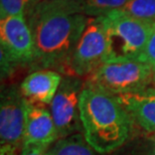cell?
Masks as SVG:
<instances>
[{"mask_svg":"<svg viewBox=\"0 0 155 155\" xmlns=\"http://www.w3.org/2000/svg\"><path fill=\"white\" fill-rule=\"evenodd\" d=\"M35 43L32 69L70 75V63L88 24L76 0H39L26 12Z\"/></svg>","mask_w":155,"mask_h":155,"instance_id":"6da1fadb","label":"cell"},{"mask_svg":"<svg viewBox=\"0 0 155 155\" xmlns=\"http://www.w3.org/2000/svg\"><path fill=\"white\" fill-rule=\"evenodd\" d=\"M83 135L101 154H110L129 140L135 126L116 96L85 85L80 100Z\"/></svg>","mask_w":155,"mask_h":155,"instance_id":"7a4b0ae2","label":"cell"},{"mask_svg":"<svg viewBox=\"0 0 155 155\" xmlns=\"http://www.w3.org/2000/svg\"><path fill=\"white\" fill-rule=\"evenodd\" d=\"M153 69L143 61L113 58L102 64L85 80V85L113 96L144 91L152 87Z\"/></svg>","mask_w":155,"mask_h":155,"instance_id":"3957f363","label":"cell"},{"mask_svg":"<svg viewBox=\"0 0 155 155\" xmlns=\"http://www.w3.org/2000/svg\"><path fill=\"white\" fill-rule=\"evenodd\" d=\"M101 18L107 36L108 60L134 58L142 61L155 21L139 19L120 9Z\"/></svg>","mask_w":155,"mask_h":155,"instance_id":"277c9868","label":"cell"},{"mask_svg":"<svg viewBox=\"0 0 155 155\" xmlns=\"http://www.w3.org/2000/svg\"><path fill=\"white\" fill-rule=\"evenodd\" d=\"M26 101L15 86L2 90L0 100V155H20L23 146Z\"/></svg>","mask_w":155,"mask_h":155,"instance_id":"5b68a950","label":"cell"},{"mask_svg":"<svg viewBox=\"0 0 155 155\" xmlns=\"http://www.w3.org/2000/svg\"><path fill=\"white\" fill-rule=\"evenodd\" d=\"M84 88L85 81L82 78L71 75L63 77L57 94L49 105L58 139L83 133L80 100Z\"/></svg>","mask_w":155,"mask_h":155,"instance_id":"8992f818","label":"cell"},{"mask_svg":"<svg viewBox=\"0 0 155 155\" xmlns=\"http://www.w3.org/2000/svg\"><path fill=\"white\" fill-rule=\"evenodd\" d=\"M108 42L101 17H90L70 63V75L88 78L108 60Z\"/></svg>","mask_w":155,"mask_h":155,"instance_id":"52a82bcc","label":"cell"},{"mask_svg":"<svg viewBox=\"0 0 155 155\" xmlns=\"http://www.w3.org/2000/svg\"><path fill=\"white\" fill-rule=\"evenodd\" d=\"M1 52L13 63L30 64L35 58L32 33L24 15L6 16L0 20Z\"/></svg>","mask_w":155,"mask_h":155,"instance_id":"ba28073f","label":"cell"},{"mask_svg":"<svg viewBox=\"0 0 155 155\" xmlns=\"http://www.w3.org/2000/svg\"><path fill=\"white\" fill-rule=\"evenodd\" d=\"M63 76L54 70H36L29 74L20 85V92L28 104L38 107L51 105Z\"/></svg>","mask_w":155,"mask_h":155,"instance_id":"9c48e42d","label":"cell"},{"mask_svg":"<svg viewBox=\"0 0 155 155\" xmlns=\"http://www.w3.org/2000/svg\"><path fill=\"white\" fill-rule=\"evenodd\" d=\"M58 140V130L51 111L26 102L23 144L51 146Z\"/></svg>","mask_w":155,"mask_h":155,"instance_id":"30bf717a","label":"cell"},{"mask_svg":"<svg viewBox=\"0 0 155 155\" xmlns=\"http://www.w3.org/2000/svg\"><path fill=\"white\" fill-rule=\"evenodd\" d=\"M131 116L135 126L144 132L155 133V88L117 97Z\"/></svg>","mask_w":155,"mask_h":155,"instance_id":"8fae6325","label":"cell"},{"mask_svg":"<svg viewBox=\"0 0 155 155\" xmlns=\"http://www.w3.org/2000/svg\"><path fill=\"white\" fill-rule=\"evenodd\" d=\"M48 155H103L96 151L84 137L83 133L58 139L49 147Z\"/></svg>","mask_w":155,"mask_h":155,"instance_id":"7c38bea8","label":"cell"},{"mask_svg":"<svg viewBox=\"0 0 155 155\" xmlns=\"http://www.w3.org/2000/svg\"><path fill=\"white\" fill-rule=\"evenodd\" d=\"M109 155H155V134L142 131Z\"/></svg>","mask_w":155,"mask_h":155,"instance_id":"4fadbf2b","label":"cell"},{"mask_svg":"<svg viewBox=\"0 0 155 155\" xmlns=\"http://www.w3.org/2000/svg\"><path fill=\"white\" fill-rule=\"evenodd\" d=\"M80 13L88 17H102L110 12L119 10L127 0H76Z\"/></svg>","mask_w":155,"mask_h":155,"instance_id":"5bb4252c","label":"cell"},{"mask_svg":"<svg viewBox=\"0 0 155 155\" xmlns=\"http://www.w3.org/2000/svg\"><path fill=\"white\" fill-rule=\"evenodd\" d=\"M120 10L139 19L155 21V0H127Z\"/></svg>","mask_w":155,"mask_h":155,"instance_id":"9a60e30c","label":"cell"},{"mask_svg":"<svg viewBox=\"0 0 155 155\" xmlns=\"http://www.w3.org/2000/svg\"><path fill=\"white\" fill-rule=\"evenodd\" d=\"M35 0H0V16H15L26 15Z\"/></svg>","mask_w":155,"mask_h":155,"instance_id":"2e32d148","label":"cell"},{"mask_svg":"<svg viewBox=\"0 0 155 155\" xmlns=\"http://www.w3.org/2000/svg\"><path fill=\"white\" fill-rule=\"evenodd\" d=\"M142 61L149 64L153 71H155V23L153 24L152 30H151L149 38L145 46Z\"/></svg>","mask_w":155,"mask_h":155,"instance_id":"e0dca14e","label":"cell"},{"mask_svg":"<svg viewBox=\"0 0 155 155\" xmlns=\"http://www.w3.org/2000/svg\"><path fill=\"white\" fill-rule=\"evenodd\" d=\"M51 146H43L36 144H23L20 155H48Z\"/></svg>","mask_w":155,"mask_h":155,"instance_id":"ac0fdd59","label":"cell"},{"mask_svg":"<svg viewBox=\"0 0 155 155\" xmlns=\"http://www.w3.org/2000/svg\"><path fill=\"white\" fill-rule=\"evenodd\" d=\"M152 87L155 88V71H153V82H152Z\"/></svg>","mask_w":155,"mask_h":155,"instance_id":"d6986e66","label":"cell"},{"mask_svg":"<svg viewBox=\"0 0 155 155\" xmlns=\"http://www.w3.org/2000/svg\"><path fill=\"white\" fill-rule=\"evenodd\" d=\"M35 1H39V0H35V1H33V2H35Z\"/></svg>","mask_w":155,"mask_h":155,"instance_id":"ffe728a7","label":"cell"},{"mask_svg":"<svg viewBox=\"0 0 155 155\" xmlns=\"http://www.w3.org/2000/svg\"><path fill=\"white\" fill-rule=\"evenodd\" d=\"M154 134H155V133H154Z\"/></svg>","mask_w":155,"mask_h":155,"instance_id":"44dd1931","label":"cell"}]
</instances>
